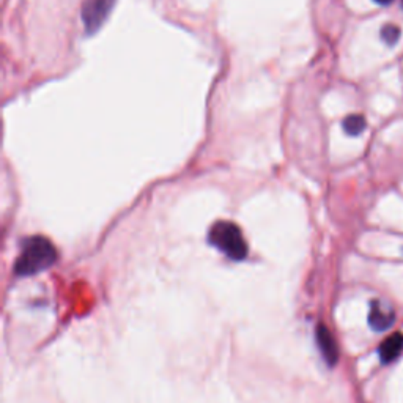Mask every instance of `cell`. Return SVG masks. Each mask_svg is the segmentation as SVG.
<instances>
[{
	"label": "cell",
	"instance_id": "cell-1",
	"mask_svg": "<svg viewBox=\"0 0 403 403\" xmlns=\"http://www.w3.org/2000/svg\"><path fill=\"white\" fill-rule=\"evenodd\" d=\"M57 249L44 236H32L25 240L23 251L15 263L16 276H33L56 263Z\"/></svg>",
	"mask_w": 403,
	"mask_h": 403
},
{
	"label": "cell",
	"instance_id": "cell-2",
	"mask_svg": "<svg viewBox=\"0 0 403 403\" xmlns=\"http://www.w3.org/2000/svg\"><path fill=\"white\" fill-rule=\"evenodd\" d=\"M208 241L231 260L240 262L248 255V243H246L240 227L234 222L219 221L211 225Z\"/></svg>",
	"mask_w": 403,
	"mask_h": 403
},
{
	"label": "cell",
	"instance_id": "cell-3",
	"mask_svg": "<svg viewBox=\"0 0 403 403\" xmlns=\"http://www.w3.org/2000/svg\"><path fill=\"white\" fill-rule=\"evenodd\" d=\"M114 0H85L82 6V23L87 33H95L112 10Z\"/></svg>",
	"mask_w": 403,
	"mask_h": 403
},
{
	"label": "cell",
	"instance_id": "cell-4",
	"mask_svg": "<svg viewBox=\"0 0 403 403\" xmlns=\"http://www.w3.org/2000/svg\"><path fill=\"white\" fill-rule=\"evenodd\" d=\"M395 322V313L386 303L372 301L371 312H368V325L373 331L381 332L391 327Z\"/></svg>",
	"mask_w": 403,
	"mask_h": 403
},
{
	"label": "cell",
	"instance_id": "cell-5",
	"mask_svg": "<svg viewBox=\"0 0 403 403\" xmlns=\"http://www.w3.org/2000/svg\"><path fill=\"white\" fill-rule=\"evenodd\" d=\"M315 337H317V344L320 351H322V356L326 361L327 366H336L339 361V348L336 344V339L332 337L331 331L327 330L325 325H318L317 331H315Z\"/></svg>",
	"mask_w": 403,
	"mask_h": 403
},
{
	"label": "cell",
	"instance_id": "cell-6",
	"mask_svg": "<svg viewBox=\"0 0 403 403\" xmlns=\"http://www.w3.org/2000/svg\"><path fill=\"white\" fill-rule=\"evenodd\" d=\"M403 351V334L395 332L392 336H389L383 344L380 345V359L383 364L392 363L394 359H397L400 356V353Z\"/></svg>",
	"mask_w": 403,
	"mask_h": 403
},
{
	"label": "cell",
	"instance_id": "cell-7",
	"mask_svg": "<svg viewBox=\"0 0 403 403\" xmlns=\"http://www.w3.org/2000/svg\"><path fill=\"white\" fill-rule=\"evenodd\" d=\"M342 126H344V131L348 136H359L364 133L367 123L363 115L354 114V115H348V117L344 120Z\"/></svg>",
	"mask_w": 403,
	"mask_h": 403
},
{
	"label": "cell",
	"instance_id": "cell-8",
	"mask_svg": "<svg viewBox=\"0 0 403 403\" xmlns=\"http://www.w3.org/2000/svg\"><path fill=\"white\" fill-rule=\"evenodd\" d=\"M381 40H383L387 46H395L400 40V29L394 24H386L383 29H381Z\"/></svg>",
	"mask_w": 403,
	"mask_h": 403
},
{
	"label": "cell",
	"instance_id": "cell-9",
	"mask_svg": "<svg viewBox=\"0 0 403 403\" xmlns=\"http://www.w3.org/2000/svg\"><path fill=\"white\" fill-rule=\"evenodd\" d=\"M375 4H378V5H383V6H386V5H389V4H392L394 0H373Z\"/></svg>",
	"mask_w": 403,
	"mask_h": 403
},
{
	"label": "cell",
	"instance_id": "cell-10",
	"mask_svg": "<svg viewBox=\"0 0 403 403\" xmlns=\"http://www.w3.org/2000/svg\"><path fill=\"white\" fill-rule=\"evenodd\" d=\"M402 4H403V0H402Z\"/></svg>",
	"mask_w": 403,
	"mask_h": 403
}]
</instances>
